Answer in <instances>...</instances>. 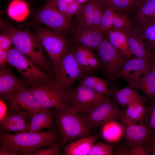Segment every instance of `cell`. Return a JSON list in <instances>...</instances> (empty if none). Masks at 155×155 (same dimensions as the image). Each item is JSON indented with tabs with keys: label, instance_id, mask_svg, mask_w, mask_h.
<instances>
[{
	"label": "cell",
	"instance_id": "6",
	"mask_svg": "<svg viewBox=\"0 0 155 155\" xmlns=\"http://www.w3.org/2000/svg\"><path fill=\"white\" fill-rule=\"evenodd\" d=\"M35 28L36 35L52 60L55 73L62 57L69 49V40L63 34L47 28L38 27Z\"/></svg>",
	"mask_w": 155,
	"mask_h": 155
},
{
	"label": "cell",
	"instance_id": "34",
	"mask_svg": "<svg viewBox=\"0 0 155 155\" xmlns=\"http://www.w3.org/2000/svg\"><path fill=\"white\" fill-rule=\"evenodd\" d=\"M113 146L99 141L92 146L88 155H112Z\"/></svg>",
	"mask_w": 155,
	"mask_h": 155
},
{
	"label": "cell",
	"instance_id": "3",
	"mask_svg": "<svg viewBox=\"0 0 155 155\" xmlns=\"http://www.w3.org/2000/svg\"><path fill=\"white\" fill-rule=\"evenodd\" d=\"M11 38L15 47L29 58L35 64L45 69L47 62L42 44L36 36L24 30L11 28L6 34Z\"/></svg>",
	"mask_w": 155,
	"mask_h": 155
},
{
	"label": "cell",
	"instance_id": "24",
	"mask_svg": "<svg viewBox=\"0 0 155 155\" xmlns=\"http://www.w3.org/2000/svg\"><path fill=\"white\" fill-rule=\"evenodd\" d=\"M128 86L140 90L152 101L155 98V71L151 70L133 85Z\"/></svg>",
	"mask_w": 155,
	"mask_h": 155
},
{
	"label": "cell",
	"instance_id": "30",
	"mask_svg": "<svg viewBox=\"0 0 155 155\" xmlns=\"http://www.w3.org/2000/svg\"><path fill=\"white\" fill-rule=\"evenodd\" d=\"M139 31L152 53L155 50V22L152 20L139 24Z\"/></svg>",
	"mask_w": 155,
	"mask_h": 155
},
{
	"label": "cell",
	"instance_id": "5",
	"mask_svg": "<svg viewBox=\"0 0 155 155\" xmlns=\"http://www.w3.org/2000/svg\"><path fill=\"white\" fill-rule=\"evenodd\" d=\"M52 80L58 87L66 92L78 80L86 74L77 61L72 49H69L60 61L58 69Z\"/></svg>",
	"mask_w": 155,
	"mask_h": 155
},
{
	"label": "cell",
	"instance_id": "32",
	"mask_svg": "<svg viewBox=\"0 0 155 155\" xmlns=\"http://www.w3.org/2000/svg\"><path fill=\"white\" fill-rule=\"evenodd\" d=\"M72 50L77 61L85 73L89 74L93 72L90 67L86 57L83 52L82 47L76 44Z\"/></svg>",
	"mask_w": 155,
	"mask_h": 155
},
{
	"label": "cell",
	"instance_id": "21",
	"mask_svg": "<svg viewBox=\"0 0 155 155\" xmlns=\"http://www.w3.org/2000/svg\"><path fill=\"white\" fill-rule=\"evenodd\" d=\"M110 89L109 96L117 105L119 104L123 107H126L134 101L145 100L135 89L128 86L121 89L113 86Z\"/></svg>",
	"mask_w": 155,
	"mask_h": 155
},
{
	"label": "cell",
	"instance_id": "15",
	"mask_svg": "<svg viewBox=\"0 0 155 155\" xmlns=\"http://www.w3.org/2000/svg\"><path fill=\"white\" fill-rule=\"evenodd\" d=\"M121 29L125 33L129 47L137 57L152 60V52L136 28L132 26Z\"/></svg>",
	"mask_w": 155,
	"mask_h": 155
},
{
	"label": "cell",
	"instance_id": "4",
	"mask_svg": "<svg viewBox=\"0 0 155 155\" xmlns=\"http://www.w3.org/2000/svg\"><path fill=\"white\" fill-rule=\"evenodd\" d=\"M31 91L41 106L44 109H61L69 107L67 92L53 83L52 80L32 86Z\"/></svg>",
	"mask_w": 155,
	"mask_h": 155
},
{
	"label": "cell",
	"instance_id": "25",
	"mask_svg": "<svg viewBox=\"0 0 155 155\" xmlns=\"http://www.w3.org/2000/svg\"><path fill=\"white\" fill-rule=\"evenodd\" d=\"M134 9L139 23L148 22L155 14V0H138Z\"/></svg>",
	"mask_w": 155,
	"mask_h": 155
},
{
	"label": "cell",
	"instance_id": "26",
	"mask_svg": "<svg viewBox=\"0 0 155 155\" xmlns=\"http://www.w3.org/2000/svg\"><path fill=\"white\" fill-rule=\"evenodd\" d=\"M103 13L109 18L114 29H123L131 26L126 13L108 7H104Z\"/></svg>",
	"mask_w": 155,
	"mask_h": 155
},
{
	"label": "cell",
	"instance_id": "39",
	"mask_svg": "<svg viewBox=\"0 0 155 155\" xmlns=\"http://www.w3.org/2000/svg\"><path fill=\"white\" fill-rule=\"evenodd\" d=\"M81 4L78 1H76L67 5L64 16L70 22L72 18L75 15H76Z\"/></svg>",
	"mask_w": 155,
	"mask_h": 155
},
{
	"label": "cell",
	"instance_id": "10",
	"mask_svg": "<svg viewBox=\"0 0 155 155\" xmlns=\"http://www.w3.org/2000/svg\"><path fill=\"white\" fill-rule=\"evenodd\" d=\"M67 92L69 107L82 116L86 115L93 106L108 96L80 84Z\"/></svg>",
	"mask_w": 155,
	"mask_h": 155
},
{
	"label": "cell",
	"instance_id": "17",
	"mask_svg": "<svg viewBox=\"0 0 155 155\" xmlns=\"http://www.w3.org/2000/svg\"><path fill=\"white\" fill-rule=\"evenodd\" d=\"M0 126L5 131L19 133L26 132L29 120L26 116L11 110L0 119Z\"/></svg>",
	"mask_w": 155,
	"mask_h": 155
},
{
	"label": "cell",
	"instance_id": "37",
	"mask_svg": "<svg viewBox=\"0 0 155 155\" xmlns=\"http://www.w3.org/2000/svg\"><path fill=\"white\" fill-rule=\"evenodd\" d=\"M104 11V7L100 0V1L94 10L92 14L93 26L100 29L101 20Z\"/></svg>",
	"mask_w": 155,
	"mask_h": 155
},
{
	"label": "cell",
	"instance_id": "31",
	"mask_svg": "<svg viewBox=\"0 0 155 155\" xmlns=\"http://www.w3.org/2000/svg\"><path fill=\"white\" fill-rule=\"evenodd\" d=\"M104 7H108L125 13L134 9L129 0H101Z\"/></svg>",
	"mask_w": 155,
	"mask_h": 155
},
{
	"label": "cell",
	"instance_id": "22",
	"mask_svg": "<svg viewBox=\"0 0 155 155\" xmlns=\"http://www.w3.org/2000/svg\"><path fill=\"white\" fill-rule=\"evenodd\" d=\"M53 113L50 109H45L34 114L30 120L27 131L30 132L40 131L51 128L53 125Z\"/></svg>",
	"mask_w": 155,
	"mask_h": 155
},
{
	"label": "cell",
	"instance_id": "35",
	"mask_svg": "<svg viewBox=\"0 0 155 155\" xmlns=\"http://www.w3.org/2000/svg\"><path fill=\"white\" fill-rule=\"evenodd\" d=\"M82 47L83 52L86 57L88 64L92 71L93 72L94 71L100 69V61L91 49Z\"/></svg>",
	"mask_w": 155,
	"mask_h": 155
},
{
	"label": "cell",
	"instance_id": "50",
	"mask_svg": "<svg viewBox=\"0 0 155 155\" xmlns=\"http://www.w3.org/2000/svg\"><path fill=\"white\" fill-rule=\"evenodd\" d=\"M153 58L155 57V50L153 52Z\"/></svg>",
	"mask_w": 155,
	"mask_h": 155
},
{
	"label": "cell",
	"instance_id": "36",
	"mask_svg": "<svg viewBox=\"0 0 155 155\" xmlns=\"http://www.w3.org/2000/svg\"><path fill=\"white\" fill-rule=\"evenodd\" d=\"M64 145L61 142L44 148L38 150L33 155H57Z\"/></svg>",
	"mask_w": 155,
	"mask_h": 155
},
{
	"label": "cell",
	"instance_id": "33",
	"mask_svg": "<svg viewBox=\"0 0 155 155\" xmlns=\"http://www.w3.org/2000/svg\"><path fill=\"white\" fill-rule=\"evenodd\" d=\"M146 108V115L142 123L152 134L155 133V103L152 102Z\"/></svg>",
	"mask_w": 155,
	"mask_h": 155
},
{
	"label": "cell",
	"instance_id": "29",
	"mask_svg": "<svg viewBox=\"0 0 155 155\" xmlns=\"http://www.w3.org/2000/svg\"><path fill=\"white\" fill-rule=\"evenodd\" d=\"M80 83L98 92L109 96L110 90L108 82L106 80L96 76L85 74Z\"/></svg>",
	"mask_w": 155,
	"mask_h": 155
},
{
	"label": "cell",
	"instance_id": "2",
	"mask_svg": "<svg viewBox=\"0 0 155 155\" xmlns=\"http://www.w3.org/2000/svg\"><path fill=\"white\" fill-rule=\"evenodd\" d=\"M57 133L63 144L94 134L82 115L70 107L55 109L53 112Z\"/></svg>",
	"mask_w": 155,
	"mask_h": 155
},
{
	"label": "cell",
	"instance_id": "18",
	"mask_svg": "<svg viewBox=\"0 0 155 155\" xmlns=\"http://www.w3.org/2000/svg\"><path fill=\"white\" fill-rule=\"evenodd\" d=\"M140 125L130 124L123 125L124 134L128 146L138 143L146 144L150 139L152 133L142 122Z\"/></svg>",
	"mask_w": 155,
	"mask_h": 155
},
{
	"label": "cell",
	"instance_id": "8",
	"mask_svg": "<svg viewBox=\"0 0 155 155\" xmlns=\"http://www.w3.org/2000/svg\"><path fill=\"white\" fill-rule=\"evenodd\" d=\"M121 113L118 105L107 96L82 117L87 126L93 131L108 123L121 120Z\"/></svg>",
	"mask_w": 155,
	"mask_h": 155
},
{
	"label": "cell",
	"instance_id": "20",
	"mask_svg": "<svg viewBox=\"0 0 155 155\" xmlns=\"http://www.w3.org/2000/svg\"><path fill=\"white\" fill-rule=\"evenodd\" d=\"M99 136L93 134L72 141L66 146L63 151L66 155H88Z\"/></svg>",
	"mask_w": 155,
	"mask_h": 155
},
{
	"label": "cell",
	"instance_id": "41",
	"mask_svg": "<svg viewBox=\"0 0 155 155\" xmlns=\"http://www.w3.org/2000/svg\"><path fill=\"white\" fill-rule=\"evenodd\" d=\"M113 29L114 28L109 18L103 13L101 20L100 30L104 32Z\"/></svg>",
	"mask_w": 155,
	"mask_h": 155
},
{
	"label": "cell",
	"instance_id": "13",
	"mask_svg": "<svg viewBox=\"0 0 155 155\" xmlns=\"http://www.w3.org/2000/svg\"><path fill=\"white\" fill-rule=\"evenodd\" d=\"M152 62V60L144 58H130L118 72L116 79H124L128 83V86H131L151 71Z\"/></svg>",
	"mask_w": 155,
	"mask_h": 155
},
{
	"label": "cell",
	"instance_id": "49",
	"mask_svg": "<svg viewBox=\"0 0 155 155\" xmlns=\"http://www.w3.org/2000/svg\"><path fill=\"white\" fill-rule=\"evenodd\" d=\"M152 20L153 21L155 22V14L152 17Z\"/></svg>",
	"mask_w": 155,
	"mask_h": 155
},
{
	"label": "cell",
	"instance_id": "28",
	"mask_svg": "<svg viewBox=\"0 0 155 155\" xmlns=\"http://www.w3.org/2000/svg\"><path fill=\"white\" fill-rule=\"evenodd\" d=\"M100 0H90L81 4L76 14L77 23L88 26H93L92 14Z\"/></svg>",
	"mask_w": 155,
	"mask_h": 155
},
{
	"label": "cell",
	"instance_id": "23",
	"mask_svg": "<svg viewBox=\"0 0 155 155\" xmlns=\"http://www.w3.org/2000/svg\"><path fill=\"white\" fill-rule=\"evenodd\" d=\"M103 33L110 43L116 49L131 58L133 55L129 46L126 36L121 29L115 28Z\"/></svg>",
	"mask_w": 155,
	"mask_h": 155
},
{
	"label": "cell",
	"instance_id": "45",
	"mask_svg": "<svg viewBox=\"0 0 155 155\" xmlns=\"http://www.w3.org/2000/svg\"><path fill=\"white\" fill-rule=\"evenodd\" d=\"M0 155H15V154L8 150H5L0 148Z\"/></svg>",
	"mask_w": 155,
	"mask_h": 155
},
{
	"label": "cell",
	"instance_id": "1",
	"mask_svg": "<svg viewBox=\"0 0 155 155\" xmlns=\"http://www.w3.org/2000/svg\"><path fill=\"white\" fill-rule=\"evenodd\" d=\"M59 136L53 130L15 134L2 131L0 133V148L15 155H33L39 149L60 142Z\"/></svg>",
	"mask_w": 155,
	"mask_h": 155
},
{
	"label": "cell",
	"instance_id": "7",
	"mask_svg": "<svg viewBox=\"0 0 155 155\" xmlns=\"http://www.w3.org/2000/svg\"><path fill=\"white\" fill-rule=\"evenodd\" d=\"M7 62L19 71L26 84L32 87L48 80L45 73L15 47L8 51Z\"/></svg>",
	"mask_w": 155,
	"mask_h": 155
},
{
	"label": "cell",
	"instance_id": "19",
	"mask_svg": "<svg viewBox=\"0 0 155 155\" xmlns=\"http://www.w3.org/2000/svg\"><path fill=\"white\" fill-rule=\"evenodd\" d=\"M145 100L134 101L122 111L121 120L123 125L141 123L145 117L146 107L144 105Z\"/></svg>",
	"mask_w": 155,
	"mask_h": 155
},
{
	"label": "cell",
	"instance_id": "47",
	"mask_svg": "<svg viewBox=\"0 0 155 155\" xmlns=\"http://www.w3.org/2000/svg\"><path fill=\"white\" fill-rule=\"evenodd\" d=\"M63 2L68 4H70L75 2V1L74 0H60Z\"/></svg>",
	"mask_w": 155,
	"mask_h": 155
},
{
	"label": "cell",
	"instance_id": "51",
	"mask_svg": "<svg viewBox=\"0 0 155 155\" xmlns=\"http://www.w3.org/2000/svg\"><path fill=\"white\" fill-rule=\"evenodd\" d=\"M151 102H152L155 103V98L152 101H151Z\"/></svg>",
	"mask_w": 155,
	"mask_h": 155
},
{
	"label": "cell",
	"instance_id": "46",
	"mask_svg": "<svg viewBox=\"0 0 155 155\" xmlns=\"http://www.w3.org/2000/svg\"><path fill=\"white\" fill-rule=\"evenodd\" d=\"M151 70L155 71V57L152 58V59Z\"/></svg>",
	"mask_w": 155,
	"mask_h": 155
},
{
	"label": "cell",
	"instance_id": "27",
	"mask_svg": "<svg viewBox=\"0 0 155 155\" xmlns=\"http://www.w3.org/2000/svg\"><path fill=\"white\" fill-rule=\"evenodd\" d=\"M7 13L12 19L18 22L24 21L29 13L28 6L23 0H13L8 7Z\"/></svg>",
	"mask_w": 155,
	"mask_h": 155
},
{
	"label": "cell",
	"instance_id": "40",
	"mask_svg": "<svg viewBox=\"0 0 155 155\" xmlns=\"http://www.w3.org/2000/svg\"><path fill=\"white\" fill-rule=\"evenodd\" d=\"M13 44L10 37L7 34L1 35L0 36V50L8 51Z\"/></svg>",
	"mask_w": 155,
	"mask_h": 155
},
{
	"label": "cell",
	"instance_id": "16",
	"mask_svg": "<svg viewBox=\"0 0 155 155\" xmlns=\"http://www.w3.org/2000/svg\"><path fill=\"white\" fill-rule=\"evenodd\" d=\"M1 66L0 70V95L1 97L17 92L27 88L25 81L16 77L7 69Z\"/></svg>",
	"mask_w": 155,
	"mask_h": 155
},
{
	"label": "cell",
	"instance_id": "11",
	"mask_svg": "<svg viewBox=\"0 0 155 155\" xmlns=\"http://www.w3.org/2000/svg\"><path fill=\"white\" fill-rule=\"evenodd\" d=\"M56 0H49L37 13L35 22L45 25L54 32L63 34L67 32L71 27L69 21L58 9Z\"/></svg>",
	"mask_w": 155,
	"mask_h": 155
},
{
	"label": "cell",
	"instance_id": "38",
	"mask_svg": "<svg viewBox=\"0 0 155 155\" xmlns=\"http://www.w3.org/2000/svg\"><path fill=\"white\" fill-rule=\"evenodd\" d=\"M129 155H150L145 143L134 144L129 146Z\"/></svg>",
	"mask_w": 155,
	"mask_h": 155
},
{
	"label": "cell",
	"instance_id": "48",
	"mask_svg": "<svg viewBox=\"0 0 155 155\" xmlns=\"http://www.w3.org/2000/svg\"><path fill=\"white\" fill-rule=\"evenodd\" d=\"M90 0H78L77 1L80 4H82L86 3Z\"/></svg>",
	"mask_w": 155,
	"mask_h": 155
},
{
	"label": "cell",
	"instance_id": "42",
	"mask_svg": "<svg viewBox=\"0 0 155 155\" xmlns=\"http://www.w3.org/2000/svg\"><path fill=\"white\" fill-rule=\"evenodd\" d=\"M146 147L150 155H155V133L152 134L147 142Z\"/></svg>",
	"mask_w": 155,
	"mask_h": 155
},
{
	"label": "cell",
	"instance_id": "44",
	"mask_svg": "<svg viewBox=\"0 0 155 155\" xmlns=\"http://www.w3.org/2000/svg\"><path fill=\"white\" fill-rule=\"evenodd\" d=\"M8 59V51L0 50V64L2 66L7 62Z\"/></svg>",
	"mask_w": 155,
	"mask_h": 155
},
{
	"label": "cell",
	"instance_id": "14",
	"mask_svg": "<svg viewBox=\"0 0 155 155\" xmlns=\"http://www.w3.org/2000/svg\"><path fill=\"white\" fill-rule=\"evenodd\" d=\"M77 24L73 34V38L77 45L96 50L104 38L103 32L94 26Z\"/></svg>",
	"mask_w": 155,
	"mask_h": 155
},
{
	"label": "cell",
	"instance_id": "9",
	"mask_svg": "<svg viewBox=\"0 0 155 155\" xmlns=\"http://www.w3.org/2000/svg\"><path fill=\"white\" fill-rule=\"evenodd\" d=\"M96 50L100 63V69L108 78L112 79H116L117 74L124 64L131 58L116 49L105 35Z\"/></svg>",
	"mask_w": 155,
	"mask_h": 155
},
{
	"label": "cell",
	"instance_id": "12",
	"mask_svg": "<svg viewBox=\"0 0 155 155\" xmlns=\"http://www.w3.org/2000/svg\"><path fill=\"white\" fill-rule=\"evenodd\" d=\"M7 102L11 110L26 117L30 120L35 113L44 109L27 88L3 97Z\"/></svg>",
	"mask_w": 155,
	"mask_h": 155
},
{
	"label": "cell",
	"instance_id": "43",
	"mask_svg": "<svg viewBox=\"0 0 155 155\" xmlns=\"http://www.w3.org/2000/svg\"><path fill=\"white\" fill-rule=\"evenodd\" d=\"M129 147L121 146L117 147L115 150V154L116 155H129Z\"/></svg>",
	"mask_w": 155,
	"mask_h": 155
}]
</instances>
